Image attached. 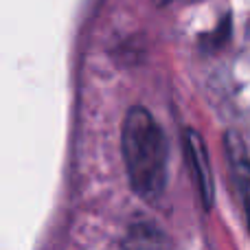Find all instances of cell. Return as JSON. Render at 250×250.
<instances>
[{
    "instance_id": "6da1fadb",
    "label": "cell",
    "mask_w": 250,
    "mask_h": 250,
    "mask_svg": "<svg viewBox=\"0 0 250 250\" xmlns=\"http://www.w3.org/2000/svg\"><path fill=\"white\" fill-rule=\"evenodd\" d=\"M121 147L132 189L147 202L158 200L167 182V138L141 105L129 108L125 114Z\"/></svg>"
},
{
    "instance_id": "7a4b0ae2",
    "label": "cell",
    "mask_w": 250,
    "mask_h": 250,
    "mask_svg": "<svg viewBox=\"0 0 250 250\" xmlns=\"http://www.w3.org/2000/svg\"><path fill=\"white\" fill-rule=\"evenodd\" d=\"M187 158H189L191 176L195 180L198 193L202 198L204 208L213 207V198H215V189H213V171H211V160H208V151L204 147V141L198 132L189 129L187 132Z\"/></svg>"
},
{
    "instance_id": "3957f363",
    "label": "cell",
    "mask_w": 250,
    "mask_h": 250,
    "mask_svg": "<svg viewBox=\"0 0 250 250\" xmlns=\"http://www.w3.org/2000/svg\"><path fill=\"white\" fill-rule=\"evenodd\" d=\"M224 145H226V156L230 163V171H233V180H235V189H237L242 204L248 213L250 220V156L244 147L239 134L229 132L224 136Z\"/></svg>"
},
{
    "instance_id": "277c9868",
    "label": "cell",
    "mask_w": 250,
    "mask_h": 250,
    "mask_svg": "<svg viewBox=\"0 0 250 250\" xmlns=\"http://www.w3.org/2000/svg\"><path fill=\"white\" fill-rule=\"evenodd\" d=\"M156 4H167V2H171V0H154Z\"/></svg>"
}]
</instances>
